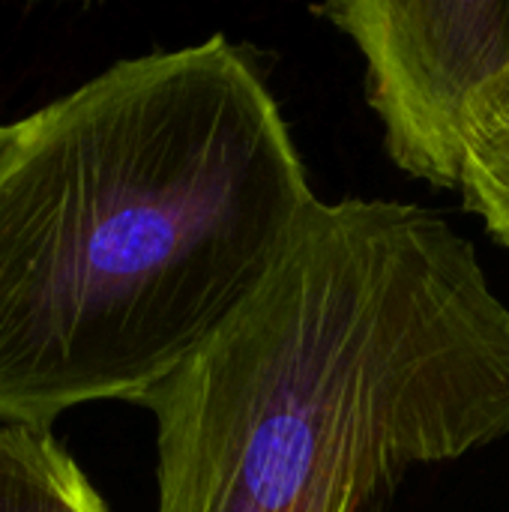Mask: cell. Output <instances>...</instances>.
I'll return each instance as SVG.
<instances>
[{
  "label": "cell",
  "mask_w": 509,
  "mask_h": 512,
  "mask_svg": "<svg viewBox=\"0 0 509 512\" xmlns=\"http://www.w3.org/2000/svg\"><path fill=\"white\" fill-rule=\"evenodd\" d=\"M138 405L156 512H384L417 465L509 435V306L399 201H315L267 282Z\"/></svg>",
  "instance_id": "cell-2"
},
{
  "label": "cell",
  "mask_w": 509,
  "mask_h": 512,
  "mask_svg": "<svg viewBox=\"0 0 509 512\" xmlns=\"http://www.w3.org/2000/svg\"><path fill=\"white\" fill-rule=\"evenodd\" d=\"M432 186L456 189L462 207L509 249V0H498L480 84L456 117Z\"/></svg>",
  "instance_id": "cell-3"
},
{
  "label": "cell",
  "mask_w": 509,
  "mask_h": 512,
  "mask_svg": "<svg viewBox=\"0 0 509 512\" xmlns=\"http://www.w3.org/2000/svg\"><path fill=\"white\" fill-rule=\"evenodd\" d=\"M0 512H111L51 429L0 420Z\"/></svg>",
  "instance_id": "cell-4"
},
{
  "label": "cell",
  "mask_w": 509,
  "mask_h": 512,
  "mask_svg": "<svg viewBox=\"0 0 509 512\" xmlns=\"http://www.w3.org/2000/svg\"><path fill=\"white\" fill-rule=\"evenodd\" d=\"M261 63L225 33L0 126V420L138 402L267 282L309 207Z\"/></svg>",
  "instance_id": "cell-1"
}]
</instances>
